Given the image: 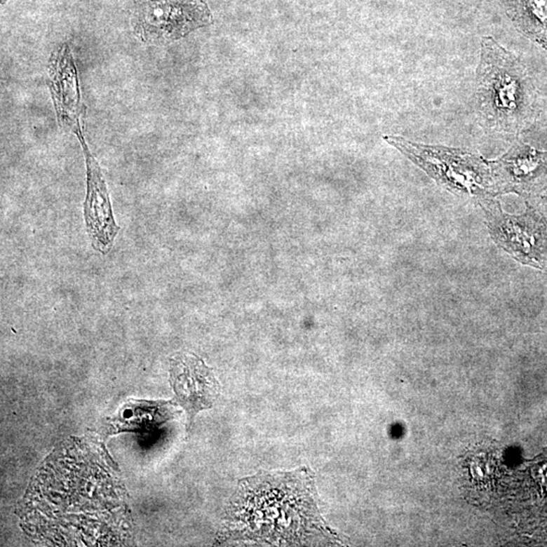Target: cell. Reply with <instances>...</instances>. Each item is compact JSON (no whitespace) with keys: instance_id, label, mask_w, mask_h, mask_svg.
Here are the masks:
<instances>
[{"instance_id":"obj_1","label":"cell","mask_w":547,"mask_h":547,"mask_svg":"<svg viewBox=\"0 0 547 547\" xmlns=\"http://www.w3.org/2000/svg\"><path fill=\"white\" fill-rule=\"evenodd\" d=\"M227 535L272 546H313L337 541L318 508L314 474L259 473L239 482Z\"/></svg>"},{"instance_id":"obj_2","label":"cell","mask_w":547,"mask_h":547,"mask_svg":"<svg viewBox=\"0 0 547 547\" xmlns=\"http://www.w3.org/2000/svg\"><path fill=\"white\" fill-rule=\"evenodd\" d=\"M546 84H538L517 55L489 36L483 39L475 90L476 114L483 128L508 136L528 131L539 115Z\"/></svg>"},{"instance_id":"obj_3","label":"cell","mask_w":547,"mask_h":547,"mask_svg":"<svg viewBox=\"0 0 547 547\" xmlns=\"http://www.w3.org/2000/svg\"><path fill=\"white\" fill-rule=\"evenodd\" d=\"M384 139L448 190L482 196L494 187L491 166L476 155L441 146L418 144L400 137Z\"/></svg>"},{"instance_id":"obj_4","label":"cell","mask_w":547,"mask_h":547,"mask_svg":"<svg viewBox=\"0 0 547 547\" xmlns=\"http://www.w3.org/2000/svg\"><path fill=\"white\" fill-rule=\"evenodd\" d=\"M210 20L202 0H150L139 8L135 29L146 42H170L209 24Z\"/></svg>"},{"instance_id":"obj_5","label":"cell","mask_w":547,"mask_h":547,"mask_svg":"<svg viewBox=\"0 0 547 547\" xmlns=\"http://www.w3.org/2000/svg\"><path fill=\"white\" fill-rule=\"evenodd\" d=\"M170 384L188 414L189 424L196 414L208 410L218 398L220 387L211 369L195 355L181 354L170 360Z\"/></svg>"},{"instance_id":"obj_6","label":"cell","mask_w":547,"mask_h":547,"mask_svg":"<svg viewBox=\"0 0 547 547\" xmlns=\"http://www.w3.org/2000/svg\"><path fill=\"white\" fill-rule=\"evenodd\" d=\"M82 146L88 166V195L84 203V220L93 248L107 254L120 228L114 219L108 191L99 164L83 141Z\"/></svg>"},{"instance_id":"obj_7","label":"cell","mask_w":547,"mask_h":547,"mask_svg":"<svg viewBox=\"0 0 547 547\" xmlns=\"http://www.w3.org/2000/svg\"><path fill=\"white\" fill-rule=\"evenodd\" d=\"M506 13L524 36L547 53V0H501Z\"/></svg>"},{"instance_id":"obj_8","label":"cell","mask_w":547,"mask_h":547,"mask_svg":"<svg viewBox=\"0 0 547 547\" xmlns=\"http://www.w3.org/2000/svg\"><path fill=\"white\" fill-rule=\"evenodd\" d=\"M532 128H536L538 131L543 132L547 135V82L542 93L541 104H540L539 115H538L536 122L534 123ZM529 129V130H530Z\"/></svg>"}]
</instances>
